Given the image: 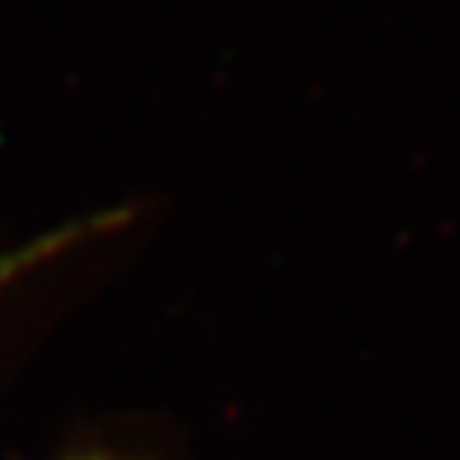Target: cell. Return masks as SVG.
<instances>
[{
    "label": "cell",
    "instance_id": "6da1fadb",
    "mask_svg": "<svg viewBox=\"0 0 460 460\" xmlns=\"http://www.w3.org/2000/svg\"><path fill=\"white\" fill-rule=\"evenodd\" d=\"M127 222V212H102L93 215V218H83V222H68V226H58V229L38 235L31 243L14 249H0V296L7 290H14L24 277H31L34 270L55 263L58 256H66L68 249L83 246L89 239H96L102 232H113Z\"/></svg>",
    "mask_w": 460,
    "mask_h": 460
},
{
    "label": "cell",
    "instance_id": "7a4b0ae2",
    "mask_svg": "<svg viewBox=\"0 0 460 460\" xmlns=\"http://www.w3.org/2000/svg\"><path fill=\"white\" fill-rule=\"evenodd\" d=\"M68 460H137V457H123V454H110V450H93V454H75Z\"/></svg>",
    "mask_w": 460,
    "mask_h": 460
}]
</instances>
